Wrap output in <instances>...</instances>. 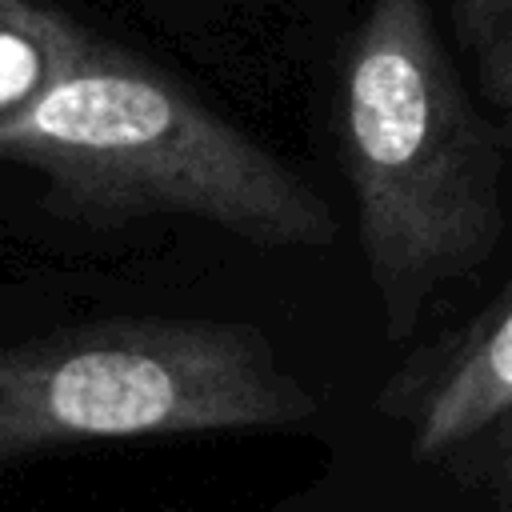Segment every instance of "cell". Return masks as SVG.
<instances>
[{
  "mask_svg": "<svg viewBox=\"0 0 512 512\" xmlns=\"http://www.w3.org/2000/svg\"><path fill=\"white\" fill-rule=\"evenodd\" d=\"M504 124H508V132H512V112H508V116H504Z\"/></svg>",
  "mask_w": 512,
  "mask_h": 512,
  "instance_id": "cell-6",
  "label": "cell"
},
{
  "mask_svg": "<svg viewBox=\"0 0 512 512\" xmlns=\"http://www.w3.org/2000/svg\"><path fill=\"white\" fill-rule=\"evenodd\" d=\"M0 32L32 60L24 92L0 104V160L40 172L56 212L188 216L264 248L332 244L324 196L168 72L44 0H0Z\"/></svg>",
  "mask_w": 512,
  "mask_h": 512,
  "instance_id": "cell-1",
  "label": "cell"
},
{
  "mask_svg": "<svg viewBox=\"0 0 512 512\" xmlns=\"http://www.w3.org/2000/svg\"><path fill=\"white\" fill-rule=\"evenodd\" d=\"M372 404L416 464L512 512V272L476 312L408 352Z\"/></svg>",
  "mask_w": 512,
  "mask_h": 512,
  "instance_id": "cell-4",
  "label": "cell"
},
{
  "mask_svg": "<svg viewBox=\"0 0 512 512\" xmlns=\"http://www.w3.org/2000/svg\"><path fill=\"white\" fill-rule=\"evenodd\" d=\"M336 124L368 284L388 340H404L504 232L496 140L424 0L364 4Z\"/></svg>",
  "mask_w": 512,
  "mask_h": 512,
  "instance_id": "cell-2",
  "label": "cell"
},
{
  "mask_svg": "<svg viewBox=\"0 0 512 512\" xmlns=\"http://www.w3.org/2000/svg\"><path fill=\"white\" fill-rule=\"evenodd\" d=\"M456 32L476 64L484 96L500 116L512 112V0H456Z\"/></svg>",
  "mask_w": 512,
  "mask_h": 512,
  "instance_id": "cell-5",
  "label": "cell"
},
{
  "mask_svg": "<svg viewBox=\"0 0 512 512\" xmlns=\"http://www.w3.org/2000/svg\"><path fill=\"white\" fill-rule=\"evenodd\" d=\"M316 412L248 320L116 316L0 344V468L88 444L304 428Z\"/></svg>",
  "mask_w": 512,
  "mask_h": 512,
  "instance_id": "cell-3",
  "label": "cell"
}]
</instances>
